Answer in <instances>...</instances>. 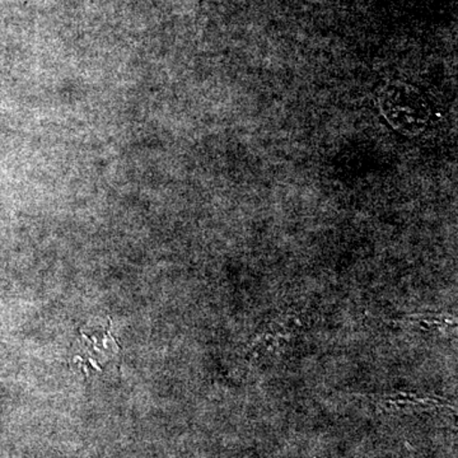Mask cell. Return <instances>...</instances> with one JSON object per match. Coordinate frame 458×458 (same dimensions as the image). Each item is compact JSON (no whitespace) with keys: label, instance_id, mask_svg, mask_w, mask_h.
Returning <instances> with one entry per match:
<instances>
[{"label":"cell","instance_id":"cell-1","mask_svg":"<svg viewBox=\"0 0 458 458\" xmlns=\"http://www.w3.org/2000/svg\"><path fill=\"white\" fill-rule=\"evenodd\" d=\"M377 102L390 125L405 135H418L427 128L430 108L426 98L408 83L388 82L377 92Z\"/></svg>","mask_w":458,"mask_h":458}]
</instances>
